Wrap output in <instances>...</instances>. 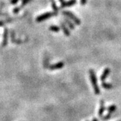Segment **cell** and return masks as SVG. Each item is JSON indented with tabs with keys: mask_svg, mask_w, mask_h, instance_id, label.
Wrapping results in <instances>:
<instances>
[{
	"mask_svg": "<svg viewBox=\"0 0 121 121\" xmlns=\"http://www.w3.org/2000/svg\"><path fill=\"white\" fill-rule=\"evenodd\" d=\"M111 116H112V114L111 113H108V114L106 115V116H105V117H103L102 118V119L103 120V121H106V120H108V119H109L110 117H111Z\"/></svg>",
	"mask_w": 121,
	"mask_h": 121,
	"instance_id": "14",
	"label": "cell"
},
{
	"mask_svg": "<svg viewBox=\"0 0 121 121\" xmlns=\"http://www.w3.org/2000/svg\"><path fill=\"white\" fill-rule=\"evenodd\" d=\"M64 20H65V23L69 26V27L71 28V29H74V28H75V26H74V24H73V23H72V22H70L67 17H65Z\"/></svg>",
	"mask_w": 121,
	"mask_h": 121,
	"instance_id": "11",
	"label": "cell"
},
{
	"mask_svg": "<svg viewBox=\"0 0 121 121\" xmlns=\"http://www.w3.org/2000/svg\"><path fill=\"white\" fill-rule=\"evenodd\" d=\"M87 0H81V5H85L86 4Z\"/></svg>",
	"mask_w": 121,
	"mask_h": 121,
	"instance_id": "15",
	"label": "cell"
},
{
	"mask_svg": "<svg viewBox=\"0 0 121 121\" xmlns=\"http://www.w3.org/2000/svg\"><path fill=\"white\" fill-rule=\"evenodd\" d=\"M51 1H52V8H53V9H54L55 12H57V11H58V9H59V8H57V5H56L55 1L54 0H51Z\"/></svg>",
	"mask_w": 121,
	"mask_h": 121,
	"instance_id": "13",
	"label": "cell"
},
{
	"mask_svg": "<svg viewBox=\"0 0 121 121\" xmlns=\"http://www.w3.org/2000/svg\"><path fill=\"white\" fill-rule=\"evenodd\" d=\"M90 80L91 84H92V86L94 87V92L96 95H99L100 94V90H99V88L98 86V83H97V78H96V75H95V71L92 69H90Z\"/></svg>",
	"mask_w": 121,
	"mask_h": 121,
	"instance_id": "1",
	"label": "cell"
},
{
	"mask_svg": "<svg viewBox=\"0 0 121 121\" xmlns=\"http://www.w3.org/2000/svg\"><path fill=\"white\" fill-rule=\"evenodd\" d=\"M50 30H52L53 32H59L60 30V28H59V27L56 26H52L50 27Z\"/></svg>",
	"mask_w": 121,
	"mask_h": 121,
	"instance_id": "12",
	"label": "cell"
},
{
	"mask_svg": "<svg viewBox=\"0 0 121 121\" xmlns=\"http://www.w3.org/2000/svg\"><path fill=\"white\" fill-rule=\"evenodd\" d=\"M64 63L63 62H59V63H56V64H54V65H51L50 67H49V69H51V70H55V69H61V68H63V66H64Z\"/></svg>",
	"mask_w": 121,
	"mask_h": 121,
	"instance_id": "4",
	"label": "cell"
},
{
	"mask_svg": "<svg viewBox=\"0 0 121 121\" xmlns=\"http://www.w3.org/2000/svg\"><path fill=\"white\" fill-rule=\"evenodd\" d=\"M106 109V107L104 106V100H101L100 101V108H99V112H98V115L99 117H102L103 113H104V110Z\"/></svg>",
	"mask_w": 121,
	"mask_h": 121,
	"instance_id": "7",
	"label": "cell"
},
{
	"mask_svg": "<svg viewBox=\"0 0 121 121\" xmlns=\"http://www.w3.org/2000/svg\"><path fill=\"white\" fill-rule=\"evenodd\" d=\"M56 13H45V14H43V15H42V16H40V17H38V19H37V20L38 21H43L44 20H46V19H47L48 17H51L52 16H54V15H55Z\"/></svg>",
	"mask_w": 121,
	"mask_h": 121,
	"instance_id": "6",
	"label": "cell"
},
{
	"mask_svg": "<svg viewBox=\"0 0 121 121\" xmlns=\"http://www.w3.org/2000/svg\"><path fill=\"white\" fill-rule=\"evenodd\" d=\"M60 26H61V28H62V29L63 30L65 35H66V36H69V35H70V31H69V29H68V28H67L65 24H63V23H60Z\"/></svg>",
	"mask_w": 121,
	"mask_h": 121,
	"instance_id": "8",
	"label": "cell"
},
{
	"mask_svg": "<svg viewBox=\"0 0 121 121\" xmlns=\"http://www.w3.org/2000/svg\"><path fill=\"white\" fill-rule=\"evenodd\" d=\"M60 2V7L65 8V7H70L76 4V0H69V1H65V0H59Z\"/></svg>",
	"mask_w": 121,
	"mask_h": 121,
	"instance_id": "3",
	"label": "cell"
},
{
	"mask_svg": "<svg viewBox=\"0 0 121 121\" xmlns=\"http://www.w3.org/2000/svg\"><path fill=\"white\" fill-rule=\"evenodd\" d=\"M102 86L104 88L106 89V90H110L112 88L113 86L111 83H106V82H102Z\"/></svg>",
	"mask_w": 121,
	"mask_h": 121,
	"instance_id": "9",
	"label": "cell"
},
{
	"mask_svg": "<svg viewBox=\"0 0 121 121\" xmlns=\"http://www.w3.org/2000/svg\"><path fill=\"white\" fill-rule=\"evenodd\" d=\"M98 121V120H97L96 118H94V119H93V121Z\"/></svg>",
	"mask_w": 121,
	"mask_h": 121,
	"instance_id": "16",
	"label": "cell"
},
{
	"mask_svg": "<svg viewBox=\"0 0 121 121\" xmlns=\"http://www.w3.org/2000/svg\"><path fill=\"white\" fill-rule=\"evenodd\" d=\"M116 110H117V106H116V105H114V104L111 105L108 108V113H111V114H112Z\"/></svg>",
	"mask_w": 121,
	"mask_h": 121,
	"instance_id": "10",
	"label": "cell"
},
{
	"mask_svg": "<svg viewBox=\"0 0 121 121\" xmlns=\"http://www.w3.org/2000/svg\"><path fill=\"white\" fill-rule=\"evenodd\" d=\"M63 14L66 16L67 17L70 18L71 20H73L74 23L76 25H80L81 24V20H79V18L76 17L73 13H71V12H68V11H65V12H63Z\"/></svg>",
	"mask_w": 121,
	"mask_h": 121,
	"instance_id": "2",
	"label": "cell"
},
{
	"mask_svg": "<svg viewBox=\"0 0 121 121\" xmlns=\"http://www.w3.org/2000/svg\"><path fill=\"white\" fill-rule=\"evenodd\" d=\"M110 69H109V68H106V69H104L103 73H102V75H101V77H100L101 81L104 82V80L106 79V78L108 77V75L110 74Z\"/></svg>",
	"mask_w": 121,
	"mask_h": 121,
	"instance_id": "5",
	"label": "cell"
}]
</instances>
